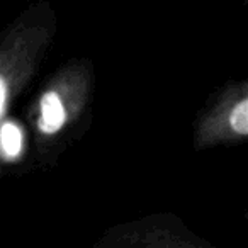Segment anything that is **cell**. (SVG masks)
Masks as SVG:
<instances>
[{"mask_svg":"<svg viewBox=\"0 0 248 248\" xmlns=\"http://www.w3.org/2000/svg\"><path fill=\"white\" fill-rule=\"evenodd\" d=\"M41 121L39 126L45 133H55L65 123V109L56 93H46L41 104Z\"/></svg>","mask_w":248,"mask_h":248,"instance_id":"6da1fadb","label":"cell"},{"mask_svg":"<svg viewBox=\"0 0 248 248\" xmlns=\"http://www.w3.org/2000/svg\"><path fill=\"white\" fill-rule=\"evenodd\" d=\"M0 141H2V150L9 158L17 156L22 145V136L16 124H5L0 131Z\"/></svg>","mask_w":248,"mask_h":248,"instance_id":"7a4b0ae2","label":"cell"},{"mask_svg":"<svg viewBox=\"0 0 248 248\" xmlns=\"http://www.w3.org/2000/svg\"><path fill=\"white\" fill-rule=\"evenodd\" d=\"M231 126L234 131L240 135H247L248 133V102L243 100L240 102L231 112Z\"/></svg>","mask_w":248,"mask_h":248,"instance_id":"3957f363","label":"cell"},{"mask_svg":"<svg viewBox=\"0 0 248 248\" xmlns=\"http://www.w3.org/2000/svg\"><path fill=\"white\" fill-rule=\"evenodd\" d=\"M4 102H5V87L4 82L0 80V114H2V109H4Z\"/></svg>","mask_w":248,"mask_h":248,"instance_id":"277c9868","label":"cell"}]
</instances>
